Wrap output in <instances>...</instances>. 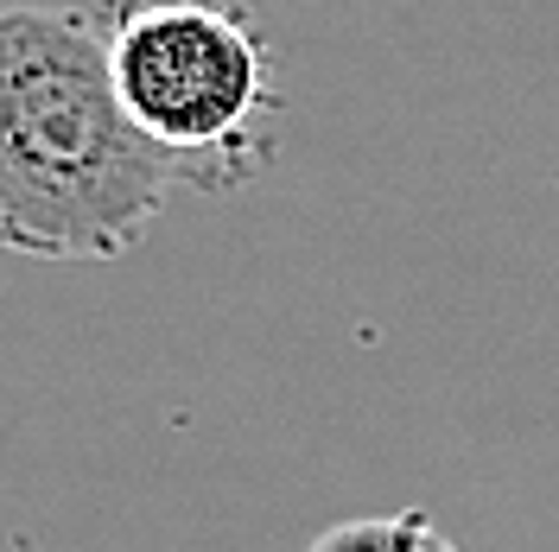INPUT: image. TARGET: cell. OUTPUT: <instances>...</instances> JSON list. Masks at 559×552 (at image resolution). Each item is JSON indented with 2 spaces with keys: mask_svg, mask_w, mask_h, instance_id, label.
Wrapping results in <instances>:
<instances>
[{
  "mask_svg": "<svg viewBox=\"0 0 559 552\" xmlns=\"http://www.w3.org/2000/svg\"><path fill=\"white\" fill-rule=\"evenodd\" d=\"M185 172L115 89L96 7H0V248L121 261Z\"/></svg>",
  "mask_w": 559,
  "mask_h": 552,
  "instance_id": "cell-1",
  "label": "cell"
},
{
  "mask_svg": "<svg viewBox=\"0 0 559 552\" xmlns=\"http://www.w3.org/2000/svg\"><path fill=\"white\" fill-rule=\"evenodd\" d=\"M115 89L185 184L236 191L274 159L280 58L242 0H103Z\"/></svg>",
  "mask_w": 559,
  "mask_h": 552,
  "instance_id": "cell-2",
  "label": "cell"
},
{
  "mask_svg": "<svg viewBox=\"0 0 559 552\" xmlns=\"http://www.w3.org/2000/svg\"><path fill=\"white\" fill-rule=\"evenodd\" d=\"M306 552H457L426 508H401V515H362L324 527Z\"/></svg>",
  "mask_w": 559,
  "mask_h": 552,
  "instance_id": "cell-3",
  "label": "cell"
}]
</instances>
